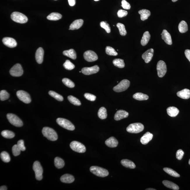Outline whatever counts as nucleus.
Instances as JSON below:
<instances>
[{
	"label": "nucleus",
	"instance_id": "1",
	"mask_svg": "<svg viewBox=\"0 0 190 190\" xmlns=\"http://www.w3.org/2000/svg\"><path fill=\"white\" fill-rule=\"evenodd\" d=\"M42 133L44 137L51 141H55L57 140V133L52 128L45 127L43 129Z\"/></svg>",
	"mask_w": 190,
	"mask_h": 190
},
{
	"label": "nucleus",
	"instance_id": "2",
	"mask_svg": "<svg viewBox=\"0 0 190 190\" xmlns=\"http://www.w3.org/2000/svg\"><path fill=\"white\" fill-rule=\"evenodd\" d=\"M11 19L16 23L23 24L27 23L28 20V18L25 15L19 12H15L11 15Z\"/></svg>",
	"mask_w": 190,
	"mask_h": 190
},
{
	"label": "nucleus",
	"instance_id": "3",
	"mask_svg": "<svg viewBox=\"0 0 190 190\" xmlns=\"http://www.w3.org/2000/svg\"><path fill=\"white\" fill-rule=\"evenodd\" d=\"M90 172L99 177H105L109 175V172L107 169L97 166H92L90 168Z\"/></svg>",
	"mask_w": 190,
	"mask_h": 190
},
{
	"label": "nucleus",
	"instance_id": "4",
	"mask_svg": "<svg viewBox=\"0 0 190 190\" xmlns=\"http://www.w3.org/2000/svg\"><path fill=\"white\" fill-rule=\"evenodd\" d=\"M144 129V126L141 123H135L130 124L126 128L128 133H137L141 132Z\"/></svg>",
	"mask_w": 190,
	"mask_h": 190
},
{
	"label": "nucleus",
	"instance_id": "5",
	"mask_svg": "<svg viewBox=\"0 0 190 190\" xmlns=\"http://www.w3.org/2000/svg\"><path fill=\"white\" fill-rule=\"evenodd\" d=\"M56 122L60 126L67 130L73 131L75 129L74 125L67 119L62 118H58L56 119Z\"/></svg>",
	"mask_w": 190,
	"mask_h": 190
},
{
	"label": "nucleus",
	"instance_id": "6",
	"mask_svg": "<svg viewBox=\"0 0 190 190\" xmlns=\"http://www.w3.org/2000/svg\"><path fill=\"white\" fill-rule=\"evenodd\" d=\"M7 118L9 122L13 126L20 127L23 125V123L21 120L14 114H7Z\"/></svg>",
	"mask_w": 190,
	"mask_h": 190
},
{
	"label": "nucleus",
	"instance_id": "7",
	"mask_svg": "<svg viewBox=\"0 0 190 190\" xmlns=\"http://www.w3.org/2000/svg\"><path fill=\"white\" fill-rule=\"evenodd\" d=\"M33 169L35 172L36 179L37 180L40 181L43 178V169L40 163L38 161L34 162L33 165Z\"/></svg>",
	"mask_w": 190,
	"mask_h": 190
},
{
	"label": "nucleus",
	"instance_id": "8",
	"mask_svg": "<svg viewBox=\"0 0 190 190\" xmlns=\"http://www.w3.org/2000/svg\"><path fill=\"white\" fill-rule=\"evenodd\" d=\"M130 83L129 80L126 79L123 80L117 86L114 87L113 90L116 92H121L125 91L129 88Z\"/></svg>",
	"mask_w": 190,
	"mask_h": 190
},
{
	"label": "nucleus",
	"instance_id": "9",
	"mask_svg": "<svg viewBox=\"0 0 190 190\" xmlns=\"http://www.w3.org/2000/svg\"><path fill=\"white\" fill-rule=\"evenodd\" d=\"M72 149L79 153H84L86 148L83 144L76 141L72 142L70 144Z\"/></svg>",
	"mask_w": 190,
	"mask_h": 190
},
{
	"label": "nucleus",
	"instance_id": "10",
	"mask_svg": "<svg viewBox=\"0 0 190 190\" xmlns=\"http://www.w3.org/2000/svg\"><path fill=\"white\" fill-rule=\"evenodd\" d=\"M157 74L159 77L162 78L165 75L167 72L166 65L163 61H159L157 63Z\"/></svg>",
	"mask_w": 190,
	"mask_h": 190
},
{
	"label": "nucleus",
	"instance_id": "11",
	"mask_svg": "<svg viewBox=\"0 0 190 190\" xmlns=\"http://www.w3.org/2000/svg\"><path fill=\"white\" fill-rule=\"evenodd\" d=\"M23 71L22 67L20 64L17 63L13 66L10 71V73L11 76L14 77H19L23 75Z\"/></svg>",
	"mask_w": 190,
	"mask_h": 190
},
{
	"label": "nucleus",
	"instance_id": "12",
	"mask_svg": "<svg viewBox=\"0 0 190 190\" xmlns=\"http://www.w3.org/2000/svg\"><path fill=\"white\" fill-rule=\"evenodd\" d=\"M16 95L20 101L25 104L30 103L31 102L30 95L27 92L23 90H19L17 92Z\"/></svg>",
	"mask_w": 190,
	"mask_h": 190
},
{
	"label": "nucleus",
	"instance_id": "13",
	"mask_svg": "<svg viewBox=\"0 0 190 190\" xmlns=\"http://www.w3.org/2000/svg\"><path fill=\"white\" fill-rule=\"evenodd\" d=\"M85 59L89 62L95 61L98 59V56L92 50H87L83 54Z\"/></svg>",
	"mask_w": 190,
	"mask_h": 190
},
{
	"label": "nucleus",
	"instance_id": "14",
	"mask_svg": "<svg viewBox=\"0 0 190 190\" xmlns=\"http://www.w3.org/2000/svg\"><path fill=\"white\" fill-rule=\"evenodd\" d=\"M99 67L97 65L90 67H84L81 70L82 73L85 75H90L97 73L99 71Z\"/></svg>",
	"mask_w": 190,
	"mask_h": 190
},
{
	"label": "nucleus",
	"instance_id": "15",
	"mask_svg": "<svg viewBox=\"0 0 190 190\" xmlns=\"http://www.w3.org/2000/svg\"><path fill=\"white\" fill-rule=\"evenodd\" d=\"M2 41L3 44L8 47L14 48L16 47L17 45L16 40L12 38L4 37Z\"/></svg>",
	"mask_w": 190,
	"mask_h": 190
},
{
	"label": "nucleus",
	"instance_id": "16",
	"mask_svg": "<svg viewBox=\"0 0 190 190\" xmlns=\"http://www.w3.org/2000/svg\"><path fill=\"white\" fill-rule=\"evenodd\" d=\"M154 53L153 49H150L144 53L142 55V58L144 60L145 62L148 63L153 58Z\"/></svg>",
	"mask_w": 190,
	"mask_h": 190
},
{
	"label": "nucleus",
	"instance_id": "17",
	"mask_svg": "<svg viewBox=\"0 0 190 190\" xmlns=\"http://www.w3.org/2000/svg\"><path fill=\"white\" fill-rule=\"evenodd\" d=\"M129 114L127 112L123 110L118 111L114 116L116 121H118L128 117Z\"/></svg>",
	"mask_w": 190,
	"mask_h": 190
},
{
	"label": "nucleus",
	"instance_id": "18",
	"mask_svg": "<svg viewBox=\"0 0 190 190\" xmlns=\"http://www.w3.org/2000/svg\"><path fill=\"white\" fill-rule=\"evenodd\" d=\"M44 52L42 48H39L37 49L36 53L35 58L36 61L39 64H41L43 61Z\"/></svg>",
	"mask_w": 190,
	"mask_h": 190
},
{
	"label": "nucleus",
	"instance_id": "19",
	"mask_svg": "<svg viewBox=\"0 0 190 190\" xmlns=\"http://www.w3.org/2000/svg\"><path fill=\"white\" fill-rule=\"evenodd\" d=\"M162 35V38L164 42L168 45H172V37L170 34L166 30H163V31L162 33L161 34Z\"/></svg>",
	"mask_w": 190,
	"mask_h": 190
},
{
	"label": "nucleus",
	"instance_id": "20",
	"mask_svg": "<svg viewBox=\"0 0 190 190\" xmlns=\"http://www.w3.org/2000/svg\"><path fill=\"white\" fill-rule=\"evenodd\" d=\"M83 23V20L82 19L74 20L70 25L69 30H74L79 29L82 26Z\"/></svg>",
	"mask_w": 190,
	"mask_h": 190
},
{
	"label": "nucleus",
	"instance_id": "21",
	"mask_svg": "<svg viewBox=\"0 0 190 190\" xmlns=\"http://www.w3.org/2000/svg\"><path fill=\"white\" fill-rule=\"evenodd\" d=\"M153 135L150 132L146 133L141 138V143L143 145H146L153 139Z\"/></svg>",
	"mask_w": 190,
	"mask_h": 190
},
{
	"label": "nucleus",
	"instance_id": "22",
	"mask_svg": "<svg viewBox=\"0 0 190 190\" xmlns=\"http://www.w3.org/2000/svg\"><path fill=\"white\" fill-rule=\"evenodd\" d=\"M105 144L107 146L110 148H115L117 147L118 142L114 137H112L108 139L105 142Z\"/></svg>",
	"mask_w": 190,
	"mask_h": 190
},
{
	"label": "nucleus",
	"instance_id": "23",
	"mask_svg": "<svg viewBox=\"0 0 190 190\" xmlns=\"http://www.w3.org/2000/svg\"><path fill=\"white\" fill-rule=\"evenodd\" d=\"M60 180L63 183L71 184L74 181L75 179L74 177L71 175L66 174L61 176Z\"/></svg>",
	"mask_w": 190,
	"mask_h": 190
},
{
	"label": "nucleus",
	"instance_id": "24",
	"mask_svg": "<svg viewBox=\"0 0 190 190\" xmlns=\"http://www.w3.org/2000/svg\"><path fill=\"white\" fill-rule=\"evenodd\" d=\"M178 97L183 99H187L190 98V90L188 89H184L178 92L177 93Z\"/></svg>",
	"mask_w": 190,
	"mask_h": 190
},
{
	"label": "nucleus",
	"instance_id": "25",
	"mask_svg": "<svg viewBox=\"0 0 190 190\" xmlns=\"http://www.w3.org/2000/svg\"><path fill=\"white\" fill-rule=\"evenodd\" d=\"M167 111L168 115L172 117H176L179 113L178 109L175 107H170L168 108Z\"/></svg>",
	"mask_w": 190,
	"mask_h": 190
},
{
	"label": "nucleus",
	"instance_id": "26",
	"mask_svg": "<svg viewBox=\"0 0 190 190\" xmlns=\"http://www.w3.org/2000/svg\"><path fill=\"white\" fill-rule=\"evenodd\" d=\"M121 163L123 166L127 168L134 169L136 168V165L134 163L127 159H124L121 160Z\"/></svg>",
	"mask_w": 190,
	"mask_h": 190
},
{
	"label": "nucleus",
	"instance_id": "27",
	"mask_svg": "<svg viewBox=\"0 0 190 190\" xmlns=\"http://www.w3.org/2000/svg\"><path fill=\"white\" fill-rule=\"evenodd\" d=\"M162 183L166 187L170 188V189L174 190H178L179 189V186L177 185L173 182H171V181L164 180L163 181Z\"/></svg>",
	"mask_w": 190,
	"mask_h": 190
},
{
	"label": "nucleus",
	"instance_id": "28",
	"mask_svg": "<svg viewBox=\"0 0 190 190\" xmlns=\"http://www.w3.org/2000/svg\"><path fill=\"white\" fill-rule=\"evenodd\" d=\"M63 54L64 55L67 56L73 60L76 59V53L73 49H70L68 50L63 51Z\"/></svg>",
	"mask_w": 190,
	"mask_h": 190
},
{
	"label": "nucleus",
	"instance_id": "29",
	"mask_svg": "<svg viewBox=\"0 0 190 190\" xmlns=\"http://www.w3.org/2000/svg\"><path fill=\"white\" fill-rule=\"evenodd\" d=\"M151 35L149 32H145L144 33L143 37L141 40V44L142 46H145L147 45L150 39Z\"/></svg>",
	"mask_w": 190,
	"mask_h": 190
},
{
	"label": "nucleus",
	"instance_id": "30",
	"mask_svg": "<svg viewBox=\"0 0 190 190\" xmlns=\"http://www.w3.org/2000/svg\"><path fill=\"white\" fill-rule=\"evenodd\" d=\"M138 13L141 15V19L144 21L148 19L149 17L150 16L151 13L149 10L143 9L138 11Z\"/></svg>",
	"mask_w": 190,
	"mask_h": 190
},
{
	"label": "nucleus",
	"instance_id": "31",
	"mask_svg": "<svg viewBox=\"0 0 190 190\" xmlns=\"http://www.w3.org/2000/svg\"><path fill=\"white\" fill-rule=\"evenodd\" d=\"M133 98L137 100L140 101L147 100L149 99V96L141 93H137L133 96Z\"/></svg>",
	"mask_w": 190,
	"mask_h": 190
},
{
	"label": "nucleus",
	"instance_id": "32",
	"mask_svg": "<svg viewBox=\"0 0 190 190\" xmlns=\"http://www.w3.org/2000/svg\"><path fill=\"white\" fill-rule=\"evenodd\" d=\"M178 29L179 32L181 33H184L186 32L188 30L187 23L184 20H182L179 24Z\"/></svg>",
	"mask_w": 190,
	"mask_h": 190
},
{
	"label": "nucleus",
	"instance_id": "33",
	"mask_svg": "<svg viewBox=\"0 0 190 190\" xmlns=\"http://www.w3.org/2000/svg\"><path fill=\"white\" fill-rule=\"evenodd\" d=\"M54 164L58 169L63 168L65 165V162L63 159L59 157H56L54 159Z\"/></svg>",
	"mask_w": 190,
	"mask_h": 190
},
{
	"label": "nucleus",
	"instance_id": "34",
	"mask_svg": "<svg viewBox=\"0 0 190 190\" xmlns=\"http://www.w3.org/2000/svg\"><path fill=\"white\" fill-rule=\"evenodd\" d=\"M62 16L59 13H50L47 17L48 20H59L61 18Z\"/></svg>",
	"mask_w": 190,
	"mask_h": 190
},
{
	"label": "nucleus",
	"instance_id": "35",
	"mask_svg": "<svg viewBox=\"0 0 190 190\" xmlns=\"http://www.w3.org/2000/svg\"><path fill=\"white\" fill-rule=\"evenodd\" d=\"M97 114L99 117L100 119H104L107 118V109L104 107H101L99 109Z\"/></svg>",
	"mask_w": 190,
	"mask_h": 190
},
{
	"label": "nucleus",
	"instance_id": "36",
	"mask_svg": "<svg viewBox=\"0 0 190 190\" xmlns=\"http://www.w3.org/2000/svg\"><path fill=\"white\" fill-rule=\"evenodd\" d=\"M113 63L114 66L118 68H121L125 67V64L123 60L120 59H115L113 60Z\"/></svg>",
	"mask_w": 190,
	"mask_h": 190
},
{
	"label": "nucleus",
	"instance_id": "37",
	"mask_svg": "<svg viewBox=\"0 0 190 190\" xmlns=\"http://www.w3.org/2000/svg\"><path fill=\"white\" fill-rule=\"evenodd\" d=\"M163 170L164 172L167 173L169 175L173 176V177H180V175L172 169L168 168H163Z\"/></svg>",
	"mask_w": 190,
	"mask_h": 190
},
{
	"label": "nucleus",
	"instance_id": "38",
	"mask_svg": "<svg viewBox=\"0 0 190 190\" xmlns=\"http://www.w3.org/2000/svg\"><path fill=\"white\" fill-rule=\"evenodd\" d=\"M1 135L4 137L6 138L11 139L15 136L14 133L9 130H4L1 132Z\"/></svg>",
	"mask_w": 190,
	"mask_h": 190
},
{
	"label": "nucleus",
	"instance_id": "39",
	"mask_svg": "<svg viewBox=\"0 0 190 190\" xmlns=\"http://www.w3.org/2000/svg\"><path fill=\"white\" fill-rule=\"evenodd\" d=\"M68 100L71 103L76 106H80L81 105V102L78 99L76 98L72 95H69L68 97Z\"/></svg>",
	"mask_w": 190,
	"mask_h": 190
},
{
	"label": "nucleus",
	"instance_id": "40",
	"mask_svg": "<svg viewBox=\"0 0 190 190\" xmlns=\"http://www.w3.org/2000/svg\"><path fill=\"white\" fill-rule=\"evenodd\" d=\"M117 26L118 28L120 34L122 36H125L126 35L127 32L125 28V25L121 23L117 24Z\"/></svg>",
	"mask_w": 190,
	"mask_h": 190
},
{
	"label": "nucleus",
	"instance_id": "41",
	"mask_svg": "<svg viewBox=\"0 0 190 190\" xmlns=\"http://www.w3.org/2000/svg\"><path fill=\"white\" fill-rule=\"evenodd\" d=\"M49 94L51 97H53L56 100L59 101H62L63 100V97L59 94L56 93V92L50 90L49 92Z\"/></svg>",
	"mask_w": 190,
	"mask_h": 190
},
{
	"label": "nucleus",
	"instance_id": "42",
	"mask_svg": "<svg viewBox=\"0 0 190 190\" xmlns=\"http://www.w3.org/2000/svg\"><path fill=\"white\" fill-rule=\"evenodd\" d=\"M1 158L3 162L8 163L10 161V158L8 154L6 151H3L1 154Z\"/></svg>",
	"mask_w": 190,
	"mask_h": 190
},
{
	"label": "nucleus",
	"instance_id": "43",
	"mask_svg": "<svg viewBox=\"0 0 190 190\" xmlns=\"http://www.w3.org/2000/svg\"><path fill=\"white\" fill-rule=\"evenodd\" d=\"M106 53L109 55L116 56L118 55V53L116 52L115 49L109 46H107L106 47Z\"/></svg>",
	"mask_w": 190,
	"mask_h": 190
},
{
	"label": "nucleus",
	"instance_id": "44",
	"mask_svg": "<svg viewBox=\"0 0 190 190\" xmlns=\"http://www.w3.org/2000/svg\"><path fill=\"white\" fill-rule=\"evenodd\" d=\"M63 83L66 86L70 88H73L75 87V84L71 80L68 78H63L62 80Z\"/></svg>",
	"mask_w": 190,
	"mask_h": 190
},
{
	"label": "nucleus",
	"instance_id": "45",
	"mask_svg": "<svg viewBox=\"0 0 190 190\" xmlns=\"http://www.w3.org/2000/svg\"><path fill=\"white\" fill-rule=\"evenodd\" d=\"M63 66L66 69L68 70H72L75 67L74 65L69 60H67L63 64Z\"/></svg>",
	"mask_w": 190,
	"mask_h": 190
},
{
	"label": "nucleus",
	"instance_id": "46",
	"mask_svg": "<svg viewBox=\"0 0 190 190\" xmlns=\"http://www.w3.org/2000/svg\"><path fill=\"white\" fill-rule=\"evenodd\" d=\"M10 97V95L6 90H1L0 92V99L1 101L7 100Z\"/></svg>",
	"mask_w": 190,
	"mask_h": 190
},
{
	"label": "nucleus",
	"instance_id": "47",
	"mask_svg": "<svg viewBox=\"0 0 190 190\" xmlns=\"http://www.w3.org/2000/svg\"><path fill=\"white\" fill-rule=\"evenodd\" d=\"M100 25L102 28L105 29L108 33H110L111 32V28L109 24L107 22L102 21L100 22Z\"/></svg>",
	"mask_w": 190,
	"mask_h": 190
},
{
	"label": "nucleus",
	"instance_id": "48",
	"mask_svg": "<svg viewBox=\"0 0 190 190\" xmlns=\"http://www.w3.org/2000/svg\"><path fill=\"white\" fill-rule=\"evenodd\" d=\"M21 151L19 148L18 145H15L12 148V152H13V154L15 156H18L19 155Z\"/></svg>",
	"mask_w": 190,
	"mask_h": 190
},
{
	"label": "nucleus",
	"instance_id": "49",
	"mask_svg": "<svg viewBox=\"0 0 190 190\" xmlns=\"http://www.w3.org/2000/svg\"><path fill=\"white\" fill-rule=\"evenodd\" d=\"M84 96L85 98L87 99V100L90 101H92V102L95 101V100L96 99V97L95 95L90 93H85L84 95Z\"/></svg>",
	"mask_w": 190,
	"mask_h": 190
},
{
	"label": "nucleus",
	"instance_id": "50",
	"mask_svg": "<svg viewBox=\"0 0 190 190\" xmlns=\"http://www.w3.org/2000/svg\"><path fill=\"white\" fill-rule=\"evenodd\" d=\"M184 154V152L182 150H178L176 153V158L179 160H181Z\"/></svg>",
	"mask_w": 190,
	"mask_h": 190
},
{
	"label": "nucleus",
	"instance_id": "51",
	"mask_svg": "<svg viewBox=\"0 0 190 190\" xmlns=\"http://www.w3.org/2000/svg\"><path fill=\"white\" fill-rule=\"evenodd\" d=\"M121 6L124 9L129 10L131 8L130 5L125 0H123L121 1Z\"/></svg>",
	"mask_w": 190,
	"mask_h": 190
},
{
	"label": "nucleus",
	"instance_id": "52",
	"mask_svg": "<svg viewBox=\"0 0 190 190\" xmlns=\"http://www.w3.org/2000/svg\"><path fill=\"white\" fill-rule=\"evenodd\" d=\"M128 12L123 10H119L117 13L118 17L119 18H122L128 15Z\"/></svg>",
	"mask_w": 190,
	"mask_h": 190
},
{
	"label": "nucleus",
	"instance_id": "53",
	"mask_svg": "<svg viewBox=\"0 0 190 190\" xmlns=\"http://www.w3.org/2000/svg\"><path fill=\"white\" fill-rule=\"evenodd\" d=\"M19 148L22 151H25V147L24 145V142L23 140H19L18 142V144H17Z\"/></svg>",
	"mask_w": 190,
	"mask_h": 190
},
{
	"label": "nucleus",
	"instance_id": "54",
	"mask_svg": "<svg viewBox=\"0 0 190 190\" xmlns=\"http://www.w3.org/2000/svg\"><path fill=\"white\" fill-rule=\"evenodd\" d=\"M186 57L190 62V50L186 49L184 52Z\"/></svg>",
	"mask_w": 190,
	"mask_h": 190
},
{
	"label": "nucleus",
	"instance_id": "55",
	"mask_svg": "<svg viewBox=\"0 0 190 190\" xmlns=\"http://www.w3.org/2000/svg\"><path fill=\"white\" fill-rule=\"evenodd\" d=\"M68 1L70 6H75L76 3L75 0H68Z\"/></svg>",
	"mask_w": 190,
	"mask_h": 190
},
{
	"label": "nucleus",
	"instance_id": "56",
	"mask_svg": "<svg viewBox=\"0 0 190 190\" xmlns=\"http://www.w3.org/2000/svg\"><path fill=\"white\" fill-rule=\"evenodd\" d=\"M0 190H7V188L6 186H1L0 187Z\"/></svg>",
	"mask_w": 190,
	"mask_h": 190
},
{
	"label": "nucleus",
	"instance_id": "57",
	"mask_svg": "<svg viewBox=\"0 0 190 190\" xmlns=\"http://www.w3.org/2000/svg\"><path fill=\"white\" fill-rule=\"evenodd\" d=\"M147 190H155L156 189H153V188H148V189H146Z\"/></svg>",
	"mask_w": 190,
	"mask_h": 190
},
{
	"label": "nucleus",
	"instance_id": "58",
	"mask_svg": "<svg viewBox=\"0 0 190 190\" xmlns=\"http://www.w3.org/2000/svg\"><path fill=\"white\" fill-rule=\"evenodd\" d=\"M178 1V0H172V2H176V1Z\"/></svg>",
	"mask_w": 190,
	"mask_h": 190
},
{
	"label": "nucleus",
	"instance_id": "59",
	"mask_svg": "<svg viewBox=\"0 0 190 190\" xmlns=\"http://www.w3.org/2000/svg\"><path fill=\"white\" fill-rule=\"evenodd\" d=\"M189 165H190V160H189Z\"/></svg>",
	"mask_w": 190,
	"mask_h": 190
},
{
	"label": "nucleus",
	"instance_id": "60",
	"mask_svg": "<svg viewBox=\"0 0 190 190\" xmlns=\"http://www.w3.org/2000/svg\"><path fill=\"white\" fill-rule=\"evenodd\" d=\"M95 1H99V0H94Z\"/></svg>",
	"mask_w": 190,
	"mask_h": 190
}]
</instances>
